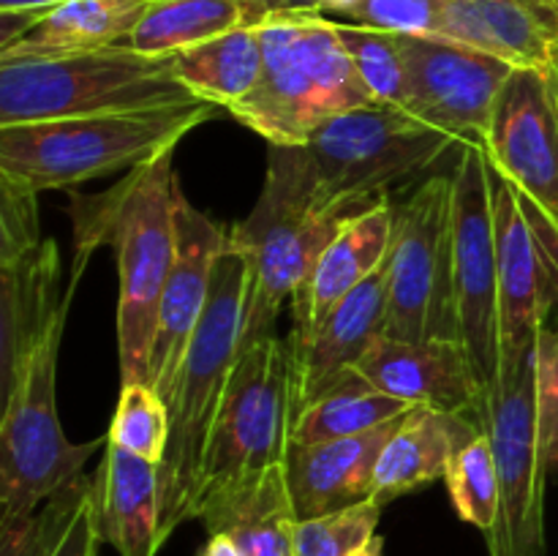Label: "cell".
I'll return each instance as SVG.
<instances>
[{
  "mask_svg": "<svg viewBox=\"0 0 558 556\" xmlns=\"http://www.w3.org/2000/svg\"><path fill=\"white\" fill-rule=\"evenodd\" d=\"M354 374L376 390L447 414H477L485 392L461 341L379 338Z\"/></svg>",
  "mask_w": 558,
  "mask_h": 556,
  "instance_id": "cell-18",
  "label": "cell"
},
{
  "mask_svg": "<svg viewBox=\"0 0 558 556\" xmlns=\"http://www.w3.org/2000/svg\"><path fill=\"white\" fill-rule=\"evenodd\" d=\"M150 0H69L49 11L0 60H49L129 44Z\"/></svg>",
  "mask_w": 558,
  "mask_h": 556,
  "instance_id": "cell-26",
  "label": "cell"
},
{
  "mask_svg": "<svg viewBox=\"0 0 558 556\" xmlns=\"http://www.w3.org/2000/svg\"><path fill=\"white\" fill-rule=\"evenodd\" d=\"M436 36L515 69L550 71L558 52V9L554 0H441Z\"/></svg>",
  "mask_w": 558,
  "mask_h": 556,
  "instance_id": "cell-19",
  "label": "cell"
},
{
  "mask_svg": "<svg viewBox=\"0 0 558 556\" xmlns=\"http://www.w3.org/2000/svg\"><path fill=\"white\" fill-rule=\"evenodd\" d=\"M343 49L352 58L360 80L368 87L376 104L381 107L407 109L409 85L407 63H403L401 36L398 33L376 31V27L336 22Z\"/></svg>",
  "mask_w": 558,
  "mask_h": 556,
  "instance_id": "cell-32",
  "label": "cell"
},
{
  "mask_svg": "<svg viewBox=\"0 0 558 556\" xmlns=\"http://www.w3.org/2000/svg\"><path fill=\"white\" fill-rule=\"evenodd\" d=\"M322 11H338V14H349L357 5V0H319Z\"/></svg>",
  "mask_w": 558,
  "mask_h": 556,
  "instance_id": "cell-44",
  "label": "cell"
},
{
  "mask_svg": "<svg viewBox=\"0 0 558 556\" xmlns=\"http://www.w3.org/2000/svg\"><path fill=\"white\" fill-rule=\"evenodd\" d=\"M412 409L417 407L387 396L360 374H352L314 403L300 409L292 423V445H319V442L368 434L379 425L403 418Z\"/></svg>",
  "mask_w": 558,
  "mask_h": 556,
  "instance_id": "cell-29",
  "label": "cell"
},
{
  "mask_svg": "<svg viewBox=\"0 0 558 556\" xmlns=\"http://www.w3.org/2000/svg\"><path fill=\"white\" fill-rule=\"evenodd\" d=\"M488 172L499 259L501 374H507L534 352L539 330L548 327L550 314L558 309V265L534 234L515 191L490 161Z\"/></svg>",
  "mask_w": 558,
  "mask_h": 556,
  "instance_id": "cell-15",
  "label": "cell"
},
{
  "mask_svg": "<svg viewBox=\"0 0 558 556\" xmlns=\"http://www.w3.org/2000/svg\"><path fill=\"white\" fill-rule=\"evenodd\" d=\"M387 338L461 341L452 259V174H430L392 202Z\"/></svg>",
  "mask_w": 558,
  "mask_h": 556,
  "instance_id": "cell-10",
  "label": "cell"
},
{
  "mask_svg": "<svg viewBox=\"0 0 558 556\" xmlns=\"http://www.w3.org/2000/svg\"><path fill=\"white\" fill-rule=\"evenodd\" d=\"M349 22L398 36H436L441 0H357Z\"/></svg>",
  "mask_w": 558,
  "mask_h": 556,
  "instance_id": "cell-36",
  "label": "cell"
},
{
  "mask_svg": "<svg viewBox=\"0 0 558 556\" xmlns=\"http://www.w3.org/2000/svg\"><path fill=\"white\" fill-rule=\"evenodd\" d=\"M74 283H69V298L63 311L36 352L27 358L16 376L14 387L3 396L0 418V521L36 512L49 496L58 494L76 478L96 450L107 445L109 436L93 442L65 439L58 418V354L63 343L65 319H69Z\"/></svg>",
  "mask_w": 558,
  "mask_h": 556,
  "instance_id": "cell-8",
  "label": "cell"
},
{
  "mask_svg": "<svg viewBox=\"0 0 558 556\" xmlns=\"http://www.w3.org/2000/svg\"><path fill=\"white\" fill-rule=\"evenodd\" d=\"M477 420L488 431L499 469V516L485 534L490 556H545V488L539 463L534 352L483 398Z\"/></svg>",
  "mask_w": 558,
  "mask_h": 556,
  "instance_id": "cell-13",
  "label": "cell"
},
{
  "mask_svg": "<svg viewBox=\"0 0 558 556\" xmlns=\"http://www.w3.org/2000/svg\"><path fill=\"white\" fill-rule=\"evenodd\" d=\"M490 167L510 183L534 234L558 265V80L556 71L515 69L501 87L488 134Z\"/></svg>",
  "mask_w": 558,
  "mask_h": 556,
  "instance_id": "cell-12",
  "label": "cell"
},
{
  "mask_svg": "<svg viewBox=\"0 0 558 556\" xmlns=\"http://www.w3.org/2000/svg\"><path fill=\"white\" fill-rule=\"evenodd\" d=\"M556 9H558V0H556Z\"/></svg>",
  "mask_w": 558,
  "mask_h": 556,
  "instance_id": "cell-46",
  "label": "cell"
},
{
  "mask_svg": "<svg viewBox=\"0 0 558 556\" xmlns=\"http://www.w3.org/2000/svg\"><path fill=\"white\" fill-rule=\"evenodd\" d=\"M452 259L461 343L488 396L501 376V319L494 191L480 142H461L452 167Z\"/></svg>",
  "mask_w": 558,
  "mask_h": 556,
  "instance_id": "cell-11",
  "label": "cell"
},
{
  "mask_svg": "<svg viewBox=\"0 0 558 556\" xmlns=\"http://www.w3.org/2000/svg\"><path fill=\"white\" fill-rule=\"evenodd\" d=\"M207 534H227L243 556H294V516L287 467L221 491L196 512Z\"/></svg>",
  "mask_w": 558,
  "mask_h": 556,
  "instance_id": "cell-25",
  "label": "cell"
},
{
  "mask_svg": "<svg viewBox=\"0 0 558 556\" xmlns=\"http://www.w3.org/2000/svg\"><path fill=\"white\" fill-rule=\"evenodd\" d=\"M41 240L38 194L0 178V259L22 254Z\"/></svg>",
  "mask_w": 558,
  "mask_h": 556,
  "instance_id": "cell-37",
  "label": "cell"
},
{
  "mask_svg": "<svg viewBox=\"0 0 558 556\" xmlns=\"http://www.w3.org/2000/svg\"><path fill=\"white\" fill-rule=\"evenodd\" d=\"M107 436L129 452L161 463L169 447V403L147 382L120 385L118 409Z\"/></svg>",
  "mask_w": 558,
  "mask_h": 556,
  "instance_id": "cell-33",
  "label": "cell"
},
{
  "mask_svg": "<svg viewBox=\"0 0 558 556\" xmlns=\"http://www.w3.org/2000/svg\"><path fill=\"white\" fill-rule=\"evenodd\" d=\"M381 505L374 499L322 518H305L294 527V556H349L376 537Z\"/></svg>",
  "mask_w": 558,
  "mask_h": 556,
  "instance_id": "cell-34",
  "label": "cell"
},
{
  "mask_svg": "<svg viewBox=\"0 0 558 556\" xmlns=\"http://www.w3.org/2000/svg\"><path fill=\"white\" fill-rule=\"evenodd\" d=\"M392 245V200L354 210L338 227L292 305V338H303L325 319L338 300L368 281L387 262Z\"/></svg>",
  "mask_w": 558,
  "mask_h": 556,
  "instance_id": "cell-21",
  "label": "cell"
},
{
  "mask_svg": "<svg viewBox=\"0 0 558 556\" xmlns=\"http://www.w3.org/2000/svg\"><path fill=\"white\" fill-rule=\"evenodd\" d=\"M216 104L109 112L93 118L41 120L0 129V178L41 194L76 189L87 180L131 172L174 150L196 125L218 114Z\"/></svg>",
  "mask_w": 558,
  "mask_h": 556,
  "instance_id": "cell-3",
  "label": "cell"
},
{
  "mask_svg": "<svg viewBox=\"0 0 558 556\" xmlns=\"http://www.w3.org/2000/svg\"><path fill=\"white\" fill-rule=\"evenodd\" d=\"M537 442L545 474L558 472V327H543L534 343Z\"/></svg>",
  "mask_w": 558,
  "mask_h": 556,
  "instance_id": "cell-35",
  "label": "cell"
},
{
  "mask_svg": "<svg viewBox=\"0 0 558 556\" xmlns=\"http://www.w3.org/2000/svg\"><path fill=\"white\" fill-rule=\"evenodd\" d=\"M63 3H69V0H0V11H41V14H49Z\"/></svg>",
  "mask_w": 558,
  "mask_h": 556,
  "instance_id": "cell-41",
  "label": "cell"
},
{
  "mask_svg": "<svg viewBox=\"0 0 558 556\" xmlns=\"http://www.w3.org/2000/svg\"><path fill=\"white\" fill-rule=\"evenodd\" d=\"M401 49L407 112L461 142H483L515 65L439 36H401Z\"/></svg>",
  "mask_w": 558,
  "mask_h": 556,
  "instance_id": "cell-14",
  "label": "cell"
},
{
  "mask_svg": "<svg viewBox=\"0 0 558 556\" xmlns=\"http://www.w3.org/2000/svg\"><path fill=\"white\" fill-rule=\"evenodd\" d=\"M294 418L298 365L292 341L272 333L245 343L213 425L196 512L210 496L287 463Z\"/></svg>",
  "mask_w": 558,
  "mask_h": 556,
  "instance_id": "cell-9",
  "label": "cell"
},
{
  "mask_svg": "<svg viewBox=\"0 0 558 556\" xmlns=\"http://www.w3.org/2000/svg\"><path fill=\"white\" fill-rule=\"evenodd\" d=\"M245 0H150L129 47L147 58H172L238 27L259 25Z\"/></svg>",
  "mask_w": 558,
  "mask_h": 556,
  "instance_id": "cell-28",
  "label": "cell"
},
{
  "mask_svg": "<svg viewBox=\"0 0 558 556\" xmlns=\"http://www.w3.org/2000/svg\"><path fill=\"white\" fill-rule=\"evenodd\" d=\"M245 3L256 11L262 22L278 14H314V11L325 14L319 0H245Z\"/></svg>",
  "mask_w": 558,
  "mask_h": 556,
  "instance_id": "cell-40",
  "label": "cell"
},
{
  "mask_svg": "<svg viewBox=\"0 0 558 556\" xmlns=\"http://www.w3.org/2000/svg\"><path fill=\"white\" fill-rule=\"evenodd\" d=\"M445 483L458 516L488 534L499 516V469L488 431L480 428L458 447L447 467Z\"/></svg>",
  "mask_w": 558,
  "mask_h": 556,
  "instance_id": "cell-30",
  "label": "cell"
},
{
  "mask_svg": "<svg viewBox=\"0 0 558 556\" xmlns=\"http://www.w3.org/2000/svg\"><path fill=\"white\" fill-rule=\"evenodd\" d=\"M347 216L316 202L300 145H270L254 210L229 227V245L248 262L245 343L272 336L283 303H292L316 259Z\"/></svg>",
  "mask_w": 558,
  "mask_h": 556,
  "instance_id": "cell-5",
  "label": "cell"
},
{
  "mask_svg": "<svg viewBox=\"0 0 558 556\" xmlns=\"http://www.w3.org/2000/svg\"><path fill=\"white\" fill-rule=\"evenodd\" d=\"M199 101L174 76L172 58H147L129 44L49 60H0V129L41 120Z\"/></svg>",
  "mask_w": 558,
  "mask_h": 556,
  "instance_id": "cell-7",
  "label": "cell"
},
{
  "mask_svg": "<svg viewBox=\"0 0 558 556\" xmlns=\"http://www.w3.org/2000/svg\"><path fill=\"white\" fill-rule=\"evenodd\" d=\"M44 16L47 14H41V11H0V52L14 47Z\"/></svg>",
  "mask_w": 558,
  "mask_h": 556,
  "instance_id": "cell-39",
  "label": "cell"
},
{
  "mask_svg": "<svg viewBox=\"0 0 558 556\" xmlns=\"http://www.w3.org/2000/svg\"><path fill=\"white\" fill-rule=\"evenodd\" d=\"M554 71H556V80H558V52H556V63H554Z\"/></svg>",
  "mask_w": 558,
  "mask_h": 556,
  "instance_id": "cell-45",
  "label": "cell"
},
{
  "mask_svg": "<svg viewBox=\"0 0 558 556\" xmlns=\"http://www.w3.org/2000/svg\"><path fill=\"white\" fill-rule=\"evenodd\" d=\"M60 256L44 238L22 254L0 259V396L14 387L41 338L63 311L69 289L58 298Z\"/></svg>",
  "mask_w": 558,
  "mask_h": 556,
  "instance_id": "cell-22",
  "label": "cell"
},
{
  "mask_svg": "<svg viewBox=\"0 0 558 556\" xmlns=\"http://www.w3.org/2000/svg\"><path fill=\"white\" fill-rule=\"evenodd\" d=\"M199 556H243V551L227 534H210V540H207Z\"/></svg>",
  "mask_w": 558,
  "mask_h": 556,
  "instance_id": "cell-42",
  "label": "cell"
},
{
  "mask_svg": "<svg viewBox=\"0 0 558 556\" xmlns=\"http://www.w3.org/2000/svg\"><path fill=\"white\" fill-rule=\"evenodd\" d=\"M248 262L229 245L216 265L210 303L169 392V447L161 461V543L196 518L207 445L234 363L243 352Z\"/></svg>",
  "mask_w": 558,
  "mask_h": 556,
  "instance_id": "cell-2",
  "label": "cell"
},
{
  "mask_svg": "<svg viewBox=\"0 0 558 556\" xmlns=\"http://www.w3.org/2000/svg\"><path fill=\"white\" fill-rule=\"evenodd\" d=\"M174 76L199 101L232 109L259 82L265 69L259 27H238L232 33L172 55Z\"/></svg>",
  "mask_w": 558,
  "mask_h": 556,
  "instance_id": "cell-27",
  "label": "cell"
},
{
  "mask_svg": "<svg viewBox=\"0 0 558 556\" xmlns=\"http://www.w3.org/2000/svg\"><path fill=\"white\" fill-rule=\"evenodd\" d=\"M178 189L174 150L125 172L104 194L71 189L74 262L69 283H80L90 254L101 245L118 256L120 385L147 382L158 300L178 256Z\"/></svg>",
  "mask_w": 558,
  "mask_h": 556,
  "instance_id": "cell-1",
  "label": "cell"
},
{
  "mask_svg": "<svg viewBox=\"0 0 558 556\" xmlns=\"http://www.w3.org/2000/svg\"><path fill=\"white\" fill-rule=\"evenodd\" d=\"M456 147L458 136L430 129L407 109L371 104L325 120L300 145V156L316 202L352 216L392 200L390 191L412 183Z\"/></svg>",
  "mask_w": 558,
  "mask_h": 556,
  "instance_id": "cell-6",
  "label": "cell"
},
{
  "mask_svg": "<svg viewBox=\"0 0 558 556\" xmlns=\"http://www.w3.org/2000/svg\"><path fill=\"white\" fill-rule=\"evenodd\" d=\"M98 545H101V534H98L96 491H93V496L80 510L76 521L71 523L69 534L63 537L54 556H98Z\"/></svg>",
  "mask_w": 558,
  "mask_h": 556,
  "instance_id": "cell-38",
  "label": "cell"
},
{
  "mask_svg": "<svg viewBox=\"0 0 558 556\" xmlns=\"http://www.w3.org/2000/svg\"><path fill=\"white\" fill-rule=\"evenodd\" d=\"M387 300L390 262L338 300L308 336H289L298 365V412L352 376L376 341L387 336Z\"/></svg>",
  "mask_w": 558,
  "mask_h": 556,
  "instance_id": "cell-17",
  "label": "cell"
},
{
  "mask_svg": "<svg viewBox=\"0 0 558 556\" xmlns=\"http://www.w3.org/2000/svg\"><path fill=\"white\" fill-rule=\"evenodd\" d=\"M349 556H385V540H381L379 534H376V537H371L368 543L360 545V548L352 551V554H349Z\"/></svg>",
  "mask_w": 558,
  "mask_h": 556,
  "instance_id": "cell-43",
  "label": "cell"
},
{
  "mask_svg": "<svg viewBox=\"0 0 558 556\" xmlns=\"http://www.w3.org/2000/svg\"><path fill=\"white\" fill-rule=\"evenodd\" d=\"M256 27L265 69L229 112L267 145H305L325 120L376 104L325 14H278Z\"/></svg>",
  "mask_w": 558,
  "mask_h": 556,
  "instance_id": "cell-4",
  "label": "cell"
},
{
  "mask_svg": "<svg viewBox=\"0 0 558 556\" xmlns=\"http://www.w3.org/2000/svg\"><path fill=\"white\" fill-rule=\"evenodd\" d=\"M174 227H178V256L158 300L156 336H153L150 368H147V385L156 387L163 401L172 392L180 363L210 303L218 259L229 249L227 223L191 205L180 189Z\"/></svg>",
  "mask_w": 558,
  "mask_h": 556,
  "instance_id": "cell-16",
  "label": "cell"
},
{
  "mask_svg": "<svg viewBox=\"0 0 558 556\" xmlns=\"http://www.w3.org/2000/svg\"><path fill=\"white\" fill-rule=\"evenodd\" d=\"M401 420L398 418L349 439L289 445L283 467H287V485L298 521L330 516L371 501L376 463Z\"/></svg>",
  "mask_w": 558,
  "mask_h": 556,
  "instance_id": "cell-20",
  "label": "cell"
},
{
  "mask_svg": "<svg viewBox=\"0 0 558 556\" xmlns=\"http://www.w3.org/2000/svg\"><path fill=\"white\" fill-rule=\"evenodd\" d=\"M96 521L101 543L120 556L161 551V463L107 439L96 474Z\"/></svg>",
  "mask_w": 558,
  "mask_h": 556,
  "instance_id": "cell-23",
  "label": "cell"
},
{
  "mask_svg": "<svg viewBox=\"0 0 558 556\" xmlns=\"http://www.w3.org/2000/svg\"><path fill=\"white\" fill-rule=\"evenodd\" d=\"M480 428L483 423L477 414H447L423 407L403 414L376 463L371 499L385 507L387 501L409 491L445 480L458 447L472 439Z\"/></svg>",
  "mask_w": 558,
  "mask_h": 556,
  "instance_id": "cell-24",
  "label": "cell"
},
{
  "mask_svg": "<svg viewBox=\"0 0 558 556\" xmlns=\"http://www.w3.org/2000/svg\"><path fill=\"white\" fill-rule=\"evenodd\" d=\"M96 491L85 474L49 496L36 512L0 521V556H54L82 507Z\"/></svg>",
  "mask_w": 558,
  "mask_h": 556,
  "instance_id": "cell-31",
  "label": "cell"
}]
</instances>
